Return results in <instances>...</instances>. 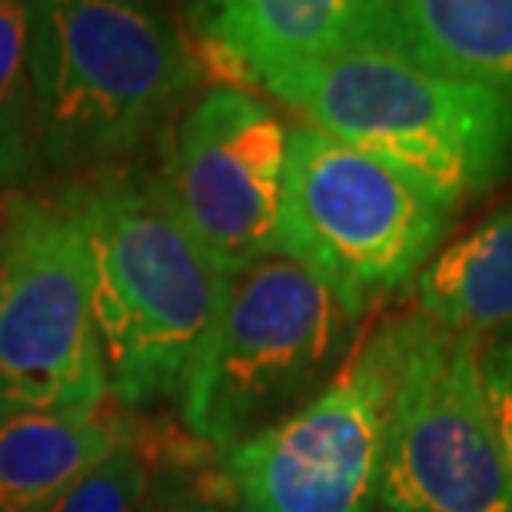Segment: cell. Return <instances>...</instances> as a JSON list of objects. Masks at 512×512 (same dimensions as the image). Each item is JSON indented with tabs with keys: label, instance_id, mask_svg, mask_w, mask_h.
I'll return each mask as SVG.
<instances>
[{
	"label": "cell",
	"instance_id": "cell-1",
	"mask_svg": "<svg viewBox=\"0 0 512 512\" xmlns=\"http://www.w3.org/2000/svg\"><path fill=\"white\" fill-rule=\"evenodd\" d=\"M94 270L107 393L124 409L183 396L223 296V273L180 227L153 170L67 180Z\"/></svg>",
	"mask_w": 512,
	"mask_h": 512
},
{
	"label": "cell",
	"instance_id": "cell-2",
	"mask_svg": "<svg viewBox=\"0 0 512 512\" xmlns=\"http://www.w3.org/2000/svg\"><path fill=\"white\" fill-rule=\"evenodd\" d=\"M30 70L40 163L70 180L130 167L200 74L177 20L117 0L30 4Z\"/></svg>",
	"mask_w": 512,
	"mask_h": 512
},
{
	"label": "cell",
	"instance_id": "cell-3",
	"mask_svg": "<svg viewBox=\"0 0 512 512\" xmlns=\"http://www.w3.org/2000/svg\"><path fill=\"white\" fill-rule=\"evenodd\" d=\"M306 127L413 173L453 207L512 173V100L383 50L303 64L266 80Z\"/></svg>",
	"mask_w": 512,
	"mask_h": 512
},
{
	"label": "cell",
	"instance_id": "cell-4",
	"mask_svg": "<svg viewBox=\"0 0 512 512\" xmlns=\"http://www.w3.org/2000/svg\"><path fill=\"white\" fill-rule=\"evenodd\" d=\"M353 316L313 270L270 253L223 276L220 310L180 396L193 439L223 456L333 380Z\"/></svg>",
	"mask_w": 512,
	"mask_h": 512
},
{
	"label": "cell",
	"instance_id": "cell-5",
	"mask_svg": "<svg viewBox=\"0 0 512 512\" xmlns=\"http://www.w3.org/2000/svg\"><path fill=\"white\" fill-rule=\"evenodd\" d=\"M456 207L376 153L296 127L286 140L280 250L360 316L416 280L443 247Z\"/></svg>",
	"mask_w": 512,
	"mask_h": 512
},
{
	"label": "cell",
	"instance_id": "cell-6",
	"mask_svg": "<svg viewBox=\"0 0 512 512\" xmlns=\"http://www.w3.org/2000/svg\"><path fill=\"white\" fill-rule=\"evenodd\" d=\"M94 270L67 183L0 193V416L104 406Z\"/></svg>",
	"mask_w": 512,
	"mask_h": 512
},
{
	"label": "cell",
	"instance_id": "cell-7",
	"mask_svg": "<svg viewBox=\"0 0 512 512\" xmlns=\"http://www.w3.org/2000/svg\"><path fill=\"white\" fill-rule=\"evenodd\" d=\"M423 316L399 313L346 353L313 399L223 459L243 512H373L393 393Z\"/></svg>",
	"mask_w": 512,
	"mask_h": 512
},
{
	"label": "cell",
	"instance_id": "cell-8",
	"mask_svg": "<svg viewBox=\"0 0 512 512\" xmlns=\"http://www.w3.org/2000/svg\"><path fill=\"white\" fill-rule=\"evenodd\" d=\"M376 506L512 512V479L479 376V336L423 316L389 406Z\"/></svg>",
	"mask_w": 512,
	"mask_h": 512
},
{
	"label": "cell",
	"instance_id": "cell-9",
	"mask_svg": "<svg viewBox=\"0 0 512 512\" xmlns=\"http://www.w3.org/2000/svg\"><path fill=\"white\" fill-rule=\"evenodd\" d=\"M290 133L270 104L240 87H210L180 117L153 173L180 227L223 276L280 250Z\"/></svg>",
	"mask_w": 512,
	"mask_h": 512
},
{
	"label": "cell",
	"instance_id": "cell-10",
	"mask_svg": "<svg viewBox=\"0 0 512 512\" xmlns=\"http://www.w3.org/2000/svg\"><path fill=\"white\" fill-rule=\"evenodd\" d=\"M380 0H227L200 7V40L237 60L250 84L303 64L370 50Z\"/></svg>",
	"mask_w": 512,
	"mask_h": 512
},
{
	"label": "cell",
	"instance_id": "cell-11",
	"mask_svg": "<svg viewBox=\"0 0 512 512\" xmlns=\"http://www.w3.org/2000/svg\"><path fill=\"white\" fill-rule=\"evenodd\" d=\"M370 50L512 100V0H380Z\"/></svg>",
	"mask_w": 512,
	"mask_h": 512
},
{
	"label": "cell",
	"instance_id": "cell-12",
	"mask_svg": "<svg viewBox=\"0 0 512 512\" xmlns=\"http://www.w3.org/2000/svg\"><path fill=\"white\" fill-rule=\"evenodd\" d=\"M127 409L0 416V512H50L133 429Z\"/></svg>",
	"mask_w": 512,
	"mask_h": 512
},
{
	"label": "cell",
	"instance_id": "cell-13",
	"mask_svg": "<svg viewBox=\"0 0 512 512\" xmlns=\"http://www.w3.org/2000/svg\"><path fill=\"white\" fill-rule=\"evenodd\" d=\"M416 313L453 333L489 336L512 323V200L416 276Z\"/></svg>",
	"mask_w": 512,
	"mask_h": 512
},
{
	"label": "cell",
	"instance_id": "cell-14",
	"mask_svg": "<svg viewBox=\"0 0 512 512\" xmlns=\"http://www.w3.org/2000/svg\"><path fill=\"white\" fill-rule=\"evenodd\" d=\"M40 170L30 4L0 0V193L27 190Z\"/></svg>",
	"mask_w": 512,
	"mask_h": 512
},
{
	"label": "cell",
	"instance_id": "cell-15",
	"mask_svg": "<svg viewBox=\"0 0 512 512\" xmlns=\"http://www.w3.org/2000/svg\"><path fill=\"white\" fill-rule=\"evenodd\" d=\"M157 453L153 429L137 419L114 453L80 476L50 512H157L167 499V489L160 486Z\"/></svg>",
	"mask_w": 512,
	"mask_h": 512
},
{
	"label": "cell",
	"instance_id": "cell-16",
	"mask_svg": "<svg viewBox=\"0 0 512 512\" xmlns=\"http://www.w3.org/2000/svg\"><path fill=\"white\" fill-rule=\"evenodd\" d=\"M479 376L512 479V323L479 340Z\"/></svg>",
	"mask_w": 512,
	"mask_h": 512
},
{
	"label": "cell",
	"instance_id": "cell-17",
	"mask_svg": "<svg viewBox=\"0 0 512 512\" xmlns=\"http://www.w3.org/2000/svg\"><path fill=\"white\" fill-rule=\"evenodd\" d=\"M163 512H223V509L210 506V503H193V499H183V496H167Z\"/></svg>",
	"mask_w": 512,
	"mask_h": 512
},
{
	"label": "cell",
	"instance_id": "cell-18",
	"mask_svg": "<svg viewBox=\"0 0 512 512\" xmlns=\"http://www.w3.org/2000/svg\"><path fill=\"white\" fill-rule=\"evenodd\" d=\"M167 496H170V493H167ZM163 503H167V499H163ZM163 503H160V509H157V512H163Z\"/></svg>",
	"mask_w": 512,
	"mask_h": 512
}]
</instances>
